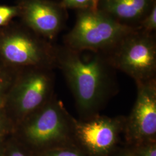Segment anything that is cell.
Returning a JSON list of instances; mask_svg holds the SVG:
<instances>
[{
  "mask_svg": "<svg viewBox=\"0 0 156 156\" xmlns=\"http://www.w3.org/2000/svg\"><path fill=\"white\" fill-rule=\"evenodd\" d=\"M3 156H36V154L27 146L12 145L4 148Z\"/></svg>",
  "mask_w": 156,
  "mask_h": 156,
  "instance_id": "5bb4252c",
  "label": "cell"
},
{
  "mask_svg": "<svg viewBox=\"0 0 156 156\" xmlns=\"http://www.w3.org/2000/svg\"><path fill=\"white\" fill-rule=\"evenodd\" d=\"M136 29L120 24L97 9L78 10L75 25L65 35L64 43L78 51L106 54Z\"/></svg>",
  "mask_w": 156,
  "mask_h": 156,
  "instance_id": "3957f363",
  "label": "cell"
},
{
  "mask_svg": "<svg viewBox=\"0 0 156 156\" xmlns=\"http://www.w3.org/2000/svg\"><path fill=\"white\" fill-rule=\"evenodd\" d=\"M4 151V148L2 147V146L0 143V156H3Z\"/></svg>",
  "mask_w": 156,
  "mask_h": 156,
  "instance_id": "d6986e66",
  "label": "cell"
},
{
  "mask_svg": "<svg viewBox=\"0 0 156 156\" xmlns=\"http://www.w3.org/2000/svg\"><path fill=\"white\" fill-rule=\"evenodd\" d=\"M140 30L147 33H154L156 30V4L140 24Z\"/></svg>",
  "mask_w": 156,
  "mask_h": 156,
  "instance_id": "4fadbf2b",
  "label": "cell"
},
{
  "mask_svg": "<svg viewBox=\"0 0 156 156\" xmlns=\"http://www.w3.org/2000/svg\"><path fill=\"white\" fill-rule=\"evenodd\" d=\"M156 0H99L97 9L125 26L138 28Z\"/></svg>",
  "mask_w": 156,
  "mask_h": 156,
  "instance_id": "30bf717a",
  "label": "cell"
},
{
  "mask_svg": "<svg viewBox=\"0 0 156 156\" xmlns=\"http://www.w3.org/2000/svg\"><path fill=\"white\" fill-rule=\"evenodd\" d=\"M16 13V9L13 8L0 6V26L5 24Z\"/></svg>",
  "mask_w": 156,
  "mask_h": 156,
  "instance_id": "9a60e30c",
  "label": "cell"
},
{
  "mask_svg": "<svg viewBox=\"0 0 156 156\" xmlns=\"http://www.w3.org/2000/svg\"><path fill=\"white\" fill-rule=\"evenodd\" d=\"M43 69L44 67H37L28 73L17 90V111L23 119L44 106L53 97V79Z\"/></svg>",
  "mask_w": 156,
  "mask_h": 156,
  "instance_id": "52a82bcc",
  "label": "cell"
},
{
  "mask_svg": "<svg viewBox=\"0 0 156 156\" xmlns=\"http://www.w3.org/2000/svg\"><path fill=\"white\" fill-rule=\"evenodd\" d=\"M5 128V122L1 112L0 111V136L3 133Z\"/></svg>",
  "mask_w": 156,
  "mask_h": 156,
  "instance_id": "e0dca14e",
  "label": "cell"
},
{
  "mask_svg": "<svg viewBox=\"0 0 156 156\" xmlns=\"http://www.w3.org/2000/svg\"><path fill=\"white\" fill-rule=\"evenodd\" d=\"M106 55L116 70L125 73L136 83L156 79V39L154 33L136 29Z\"/></svg>",
  "mask_w": 156,
  "mask_h": 156,
  "instance_id": "277c9868",
  "label": "cell"
},
{
  "mask_svg": "<svg viewBox=\"0 0 156 156\" xmlns=\"http://www.w3.org/2000/svg\"><path fill=\"white\" fill-rule=\"evenodd\" d=\"M23 13L31 28L49 39L60 33L68 19L67 9L61 2L48 0H25Z\"/></svg>",
  "mask_w": 156,
  "mask_h": 156,
  "instance_id": "9c48e42d",
  "label": "cell"
},
{
  "mask_svg": "<svg viewBox=\"0 0 156 156\" xmlns=\"http://www.w3.org/2000/svg\"><path fill=\"white\" fill-rule=\"evenodd\" d=\"M98 1H99V0H96V1H97V4H98Z\"/></svg>",
  "mask_w": 156,
  "mask_h": 156,
  "instance_id": "ffe728a7",
  "label": "cell"
},
{
  "mask_svg": "<svg viewBox=\"0 0 156 156\" xmlns=\"http://www.w3.org/2000/svg\"><path fill=\"white\" fill-rule=\"evenodd\" d=\"M73 119L62 101L53 97L44 106L24 119L22 136L26 146L37 153L76 146Z\"/></svg>",
  "mask_w": 156,
  "mask_h": 156,
  "instance_id": "7a4b0ae2",
  "label": "cell"
},
{
  "mask_svg": "<svg viewBox=\"0 0 156 156\" xmlns=\"http://www.w3.org/2000/svg\"><path fill=\"white\" fill-rule=\"evenodd\" d=\"M136 84V98L123 132L127 146L156 141V79Z\"/></svg>",
  "mask_w": 156,
  "mask_h": 156,
  "instance_id": "8992f818",
  "label": "cell"
},
{
  "mask_svg": "<svg viewBox=\"0 0 156 156\" xmlns=\"http://www.w3.org/2000/svg\"><path fill=\"white\" fill-rule=\"evenodd\" d=\"M36 156H89L76 146L54 147L35 153Z\"/></svg>",
  "mask_w": 156,
  "mask_h": 156,
  "instance_id": "8fae6325",
  "label": "cell"
},
{
  "mask_svg": "<svg viewBox=\"0 0 156 156\" xmlns=\"http://www.w3.org/2000/svg\"><path fill=\"white\" fill-rule=\"evenodd\" d=\"M110 156H135L129 146L126 145L124 147H117Z\"/></svg>",
  "mask_w": 156,
  "mask_h": 156,
  "instance_id": "2e32d148",
  "label": "cell"
},
{
  "mask_svg": "<svg viewBox=\"0 0 156 156\" xmlns=\"http://www.w3.org/2000/svg\"><path fill=\"white\" fill-rule=\"evenodd\" d=\"M2 55L12 63L33 67L55 64V49L30 35L17 34L4 39L1 45Z\"/></svg>",
  "mask_w": 156,
  "mask_h": 156,
  "instance_id": "ba28073f",
  "label": "cell"
},
{
  "mask_svg": "<svg viewBox=\"0 0 156 156\" xmlns=\"http://www.w3.org/2000/svg\"><path fill=\"white\" fill-rule=\"evenodd\" d=\"M128 146L131 147L135 156H156V141Z\"/></svg>",
  "mask_w": 156,
  "mask_h": 156,
  "instance_id": "7c38bea8",
  "label": "cell"
},
{
  "mask_svg": "<svg viewBox=\"0 0 156 156\" xmlns=\"http://www.w3.org/2000/svg\"><path fill=\"white\" fill-rule=\"evenodd\" d=\"M55 64L61 69L73 93L80 119L97 115L118 91L116 69L105 53L81 51L62 46L55 49Z\"/></svg>",
  "mask_w": 156,
  "mask_h": 156,
  "instance_id": "6da1fadb",
  "label": "cell"
},
{
  "mask_svg": "<svg viewBox=\"0 0 156 156\" xmlns=\"http://www.w3.org/2000/svg\"><path fill=\"white\" fill-rule=\"evenodd\" d=\"M126 116L97 115L87 119H73L75 144L89 156H110L123 135Z\"/></svg>",
  "mask_w": 156,
  "mask_h": 156,
  "instance_id": "5b68a950",
  "label": "cell"
},
{
  "mask_svg": "<svg viewBox=\"0 0 156 156\" xmlns=\"http://www.w3.org/2000/svg\"><path fill=\"white\" fill-rule=\"evenodd\" d=\"M4 89H5V83H4L3 81L0 79V102L4 93Z\"/></svg>",
  "mask_w": 156,
  "mask_h": 156,
  "instance_id": "ac0fdd59",
  "label": "cell"
}]
</instances>
